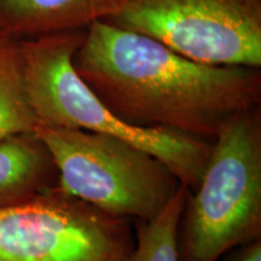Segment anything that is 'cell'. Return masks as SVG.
<instances>
[{
  "label": "cell",
  "instance_id": "cell-6",
  "mask_svg": "<svg viewBox=\"0 0 261 261\" xmlns=\"http://www.w3.org/2000/svg\"><path fill=\"white\" fill-rule=\"evenodd\" d=\"M107 22L191 61L261 68V0H128Z\"/></svg>",
  "mask_w": 261,
  "mask_h": 261
},
{
  "label": "cell",
  "instance_id": "cell-1",
  "mask_svg": "<svg viewBox=\"0 0 261 261\" xmlns=\"http://www.w3.org/2000/svg\"><path fill=\"white\" fill-rule=\"evenodd\" d=\"M73 64L110 112L140 128L214 140L232 117L261 104L260 68L191 61L107 21L85 29Z\"/></svg>",
  "mask_w": 261,
  "mask_h": 261
},
{
  "label": "cell",
  "instance_id": "cell-9",
  "mask_svg": "<svg viewBox=\"0 0 261 261\" xmlns=\"http://www.w3.org/2000/svg\"><path fill=\"white\" fill-rule=\"evenodd\" d=\"M37 127L25 92L21 40L0 33V140L34 133Z\"/></svg>",
  "mask_w": 261,
  "mask_h": 261
},
{
  "label": "cell",
  "instance_id": "cell-10",
  "mask_svg": "<svg viewBox=\"0 0 261 261\" xmlns=\"http://www.w3.org/2000/svg\"><path fill=\"white\" fill-rule=\"evenodd\" d=\"M189 194V188L180 182L173 197L154 219L137 221L136 242L129 261H179V223Z\"/></svg>",
  "mask_w": 261,
  "mask_h": 261
},
{
  "label": "cell",
  "instance_id": "cell-7",
  "mask_svg": "<svg viewBox=\"0 0 261 261\" xmlns=\"http://www.w3.org/2000/svg\"><path fill=\"white\" fill-rule=\"evenodd\" d=\"M128 0H0V33L17 39L85 31L115 16Z\"/></svg>",
  "mask_w": 261,
  "mask_h": 261
},
{
  "label": "cell",
  "instance_id": "cell-4",
  "mask_svg": "<svg viewBox=\"0 0 261 261\" xmlns=\"http://www.w3.org/2000/svg\"><path fill=\"white\" fill-rule=\"evenodd\" d=\"M34 135L54 160L57 187L106 213L151 220L180 185L158 158L117 137L47 126Z\"/></svg>",
  "mask_w": 261,
  "mask_h": 261
},
{
  "label": "cell",
  "instance_id": "cell-3",
  "mask_svg": "<svg viewBox=\"0 0 261 261\" xmlns=\"http://www.w3.org/2000/svg\"><path fill=\"white\" fill-rule=\"evenodd\" d=\"M261 238V109L238 114L213 140L178 230L179 261H217Z\"/></svg>",
  "mask_w": 261,
  "mask_h": 261
},
{
  "label": "cell",
  "instance_id": "cell-2",
  "mask_svg": "<svg viewBox=\"0 0 261 261\" xmlns=\"http://www.w3.org/2000/svg\"><path fill=\"white\" fill-rule=\"evenodd\" d=\"M85 31H69L19 39L27 97L38 126L102 133L146 150L194 191L210 160L213 140L173 130L140 128L110 112L73 64Z\"/></svg>",
  "mask_w": 261,
  "mask_h": 261
},
{
  "label": "cell",
  "instance_id": "cell-8",
  "mask_svg": "<svg viewBox=\"0 0 261 261\" xmlns=\"http://www.w3.org/2000/svg\"><path fill=\"white\" fill-rule=\"evenodd\" d=\"M56 185L54 160L34 133L0 140V207L31 200Z\"/></svg>",
  "mask_w": 261,
  "mask_h": 261
},
{
  "label": "cell",
  "instance_id": "cell-11",
  "mask_svg": "<svg viewBox=\"0 0 261 261\" xmlns=\"http://www.w3.org/2000/svg\"><path fill=\"white\" fill-rule=\"evenodd\" d=\"M232 261H261V238L241 246Z\"/></svg>",
  "mask_w": 261,
  "mask_h": 261
},
{
  "label": "cell",
  "instance_id": "cell-5",
  "mask_svg": "<svg viewBox=\"0 0 261 261\" xmlns=\"http://www.w3.org/2000/svg\"><path fill=\"white\" fill-rule=\"evenodd\" d=\"M130 220L54 187L0 207V261H129Z\"/></svg>",
  "mask_w": 261,
  "mask_h": 261
}]
</instances>
